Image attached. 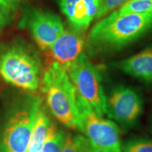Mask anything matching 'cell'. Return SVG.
<instances>
[{
	"instance_id": "obj_1",
	"label": "cell",
	"mask_w": 152,
	"mask_h": 152,
	"mask_svg": "<svg viewBox=\"0 0 152 152\" xmlns=\"http://www.w3.org/2000/svg\"><path fill=\"white\" fill-rule=\"evenodd\" d=\"M152 30V13L119 15L116 11L94 25L85 46L92 56L113 53L134 42Z\"/></svg>"
},
{
	"instance_id": "obj_9",
	"label": "cell",
	"mask_w": 152,
	"mask_h": 152,
	"mask_svg": "<svg viewBox=\"0 0 152 152\" xmlns=\"http://www.w3.org/2000/svg\"><path fill=\"white\" fill-rule=\"evenodd\" d=\"M85 46L83 33L71 28L64 29L49 51L54 62L66 69L83 54Z\"/></svg>"
},
{
	"instance_id": "obj_15",
	"label": "cell",
	"mask_w": 152,
	"mask_h": 152,
	"mask_svg": "<svg viewBox=\"0 0 152 152\" xmlns=\"http://www.w3.org/2000/svg\"><path fill=\"white\" fill-rule=\"evenodd\" d=\"M116 12L119 15L152 13V0H129Z\"/></svg>"
},
{
	"instance_id": "obj_6",
	"label": "cell",
	"mask_w": 152,
	"mask_h": 152,
	"mask_svg": "<svg viewBox=\"0 0 152 152\" xmlns=\"http://www.w3.org/2000/svg\"><path fill=\"white\" fill-rule=\"evenodd\" d=\"M78 96L99 115H106V95L97 68L84 52L66 68Z\"/></svg>"
},
{
	"instance_id": "obj_13",
	"label": "cell",
	"mask_w": 152,
	"mask_h": 152,
	"mask_svg": "<svg viewBox=\"0 0 152 152\" xmlns=\"http://www.w3.org/2000/svg\"><path fill=\"white\" fill-rule=\"evenodd\" d=\"M62 152H96L89 140L83 134H66Z\"/></svg>"
},
{
	"instance_id": "obj_12",
	"label": "cell",
	"mask_w": 152,
	"mask_h": 152,
	"mask_svg": "<svg viewBox=\"0 0 152 152\" xmlns=\"http://www.w3.org/2000/svg\"><path fill=\"white\" fill-rule=\"evenodd\" d=\"M52 124V121L45 113L42 105L37 114L27 152L42 151L44 143L48 135L49 130Z\"/></svg>"
},
{
	"instance_id": "obj_11",
	"label": "cell",
	"mask_w": 152,
	"mask_h": 152,
	"mask_svg": "<svg viewBox=\"0 0 152 152\" xmlns=\"http://www.w3.org/2000/svg\"><path fill=\"white\" fill-rule=\"evenodd\" d=\"M113 67L145 83H152V46L113 63Z\"/></svg>"
},
{
	"instance_id": "obj_4",
	"label": "cell",
	"mask_w": 152,
	"mask_h": 152,
	"mask_svg": "<svg viewBox=\"0 0 152 152\" xmlns=\"http://www.w3.org/2000/svg\"><path fill=\"white\" fill-rule=\"evenodd\" d=\"M42 106V99L30 94L21 96L14 102L0 130V152H27Z\"/></svg>"
},
{
	"instance_id": "obj_16",
	"label": "cell",
	"mask_w": 152,
	"mask_h": 152,
	"mask_svg": "<svg viewBox=\"0 0 152 152\" xmlns=\"http://www.w3.org/2000/svg\"><path fill=\"white\" fill-rule=\"evenodd\" d=\"M123 152H152V140L134 137L122 143Z\"/></svg>"
},
{
	"instance_id": "obj_5",
	"label": "cell",
	"mask_w": 152,
	"mask_h": 152,
	"mask_svg": "<svg viewBox=\"0 0 152 152\" xmlns=\"http://www.w3.org/2000/svg\"><path fill=\"white\" fill-rule=\"evenodd\" d=\"M78 129L88 139L96 152H123L118 126L94 111L77 94Z\"/></svg>"
},
{
	"instance_id": "obj_14",
	"label": "cell",
	"mask_w": 152,
	"mask_h": 152,
	"mask_svg": "<svg viewBox=\"0 0 152 152\" xmlns=\"http://www.w3.org/2000/svg\"><path fill=\"white\" fill-rule=\"evenodd\" d=\"M66 133L52 123L48 135L44 143L42 152H62L65 142Z\"/></svg>"
},
{
	"instance_id": "obj_17",
	"label": "cell",
	"mask_w": 152,
	"mask_h": 152,
	"mask_svg": "<svg viewBox=\"0 0 152 152\" xmlns=\"http://www.w3.org/2000/svg\"><path fill=\"white\" fill-rule=\"evenodd\" d=\"M129 0H100V5L96 18L101 19L113 12L115 9L121 8Z\"/></svg>"
},
{
	"instance_id": "obj_19",
	"label": "cell",
	"mask_w": 152,
	"mask_h": 152,
	"mask_svg": "<svg viewBox=\"0 0 152 152\" xmlns=\"http://www.w3.org/2000/svg\"><path fill=\"white\" fill-rule=\"evenodd\" d=\"M20 1L21 0H0V4L11 12H14L18 9Z\"/></svg>"
},
{
	"instance_id": "obj_3",
	"label": "cell",
	"mask_w": 152,
	"mask_h": 152,
	"mask_svg": "<svg viewBox=\"0 0 152 152\" xmlns=\"http://www.w3.org/2000/svg\"><path fill=\"white\" fill-rule=\"evenodd\" d=\"M0 76L17 88L37 92L42 76L40 58L27 44L14 42L0 49Z\"/></svg>"
},
{
	"instance_id": "obj_10",
	"label": "cell",
	"mask_w": 152,
	"mask_h": 152,
	"mask_svg": "<svg viewBox=\"0 0 152 152\" xmlns=\"http://www.w3.org/2000/svg\"><path fill=\"white\" fill-rule=\"evenodd\" d=\"M58 4L71 28L84 33L96 18L100 0H58Z\"/></svg>"
},
{
	"instance_id": "obj_8",
	"label": "cell",
	"mask_w": 152,
	"mask_h": 152,
	"mask_svg": "<svg viewBox=\"0 0 152 152\" xmlns=\"http://www.w3.org/2000/svg\"><path fill=\"white\" fill-rule=\"evenodd\" d=\"M42 51H49L65 28L58 15L40 9H30L20 20Z\"/></svg>"
},
{
	"instance_id": "obj_18",
	"label": "cell",
	"mask_w": 152,
	"mask_h": 152,
	"mask_svg": "<svg viewBox=\"0 0 152 152\" xmlns=\"http://www.w3.org/2000/svg\"><path fill=\"white\" fill-rule=\"evenodd\" d=\"M11 13L12 12L0 4V31L11 22Z\"/></svg>"
},
{
	"instance_id": "obj_7",
	"label": "cell",
	"mask_w": 152,
	"mask_h": 152,
	"mask_svg": "<svg viewBox=\"0 0 152 152\" xmlns=\"http://www.w3.org/2000/svg\"><path fill=\"white\" fill-rule=\"evenodd\" d=\"M143 104L141 95L135 90L118 85L106 96V115L123 128H132L141 116Z\"/></svg>"
},
{
	"instance_id": "obj_2",
	"label": "cell",
	"mask_w": 152,
	"mask_h": 152,
	"mask_svg": "<svg viewBox=\"0 0 152 152\" xmlns=\"http://www.w3.org/2000/svg\"><path fill=\"white\" fill-rule=\"evenodd\" d=\"M40 87L52 115L67 128L77 130V92L66 68L52 63L42 73Z\"/></svg>"
}]
</instances>
